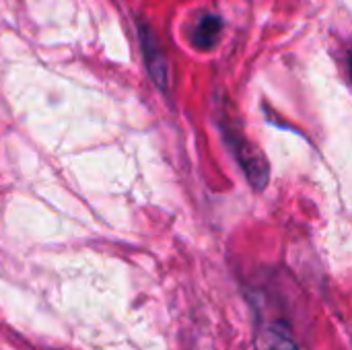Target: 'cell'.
Returning a JSON list of instances; mask_svg holds the SVG:
<instances>
[{"mask_svg": "<svg viewBox=\"0 0 352 350\" xmlns=\"http://www.w3.org/2000/svg\"><path fill=\"white\" fill-rule=\"evenodd\" d=\"M227 136L231 138V146L235 149V157L239 161V165L243 167L250 184L256 188V190H262L268 182V165H266V159L241 136V132L237 130H227Z\"/></svg>", "mask_w": 352, "mask_h": 350, "instance_id": "1", "label": "cell"}, {"mask_svg": "<svg viewBox=\"0 0 352 350\" xmlns=\"http://www.w3.org/2000/svg\"><path fill=\"white\" fill-rule=\"evenodd\" d=\"M140 39H142V50H144V58H146L148 72H151L153 80H155L161 89H165V85H167V62H165V58H163L159 45H157L155 35H153L144 25H142V35H140Z\"/></svg>", "mask_w": 352, "mask_h": 350, "instance_id": "2", "label": "cell"}, {"mask_svg": "<svg viewBox=\"0 0 352 350\" xmlns=\"http://www.w3.org/2000/svg\"><path fill=\"white\" fill-rule=\"evenodd\" d=\"M221 29H223V21L214 14H204L192 31V41L196 47L200 50H210L217 45L219 37H221Z\"/></svg>", "mask_w": 352, "mask_h": 350, "instance_id": "3", "label": "cell"}, {"mask_svg": "<svg viewBox=\"0 0 352 350\" xmlns=\"http://www.w3.org/2000/svg\"><path fill=\"white\" fill-rule=\"evenodd\" d=\"M256 350H299L293 338L280 330V328H268L264 330L258 340H256Z\"/></svg>", "mask_w": 352, "mask_h": 350, "instance_id": "4", "label": "cell"}]
</instances>
